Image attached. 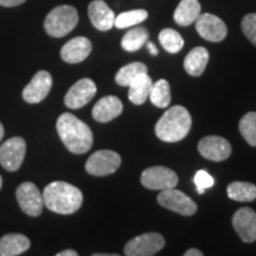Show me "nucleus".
Segmentation results:
<instances>
[{
	"instance_id": "obj_29",
	"label": "nucleus",
	"mask_w": 256,
	"mask_h": 256,
	"mask_svg": "<svg viewBox=\"0 0 256 256\" xmlns=\"http://www.w3.org/2000/svg\"><path fill=\"white\" fill-rule=\"evenodd\" d=\"M240 132L249 145L256 147V113L249 112L242 118L238 124Z\"/></svg>"
},
{
	"instance_id": "obj_12",
	"label": "nucleus",
	"mask_w": 256,
	"mask_h": 256,
	"mask_svg": "<svg viewBox=\"0 0 256 256\" xmlns=\"http://www.w3.org/2000/svg\"><path fill=\"white\" fill-rule=\"evenodd\" d=\"M194 23H196V30L200 36L206 40L217 43V42L223 40L228 34L226 25L224 24L222 19L216 17L215 14H200Z\"/></svg>"
},
{
	"instance_id": "obj_2",
	"label": "nucleus",
	"mask_w": 256,
	"mask_h": 256,
	"mask_svg": "<svg viewBox=\"0 0 256 256\" xmlns=\"http://www.w3.org/2000/svg\"><path fill=\"white\" fill-rule=\"evenodd\" d=\"M44 206L60 215H72L83 203V194L78 188L66 182H52L43 191Z\"/></svg>"
},
{
	"instance_id": "obj_24",
	"label": "nucleus",
	"mask_w": 256,
	"mask_h": 256,
	"mask_svg": "<svg viewBox=\"0 0 256 256\" xmlns=\"http://www.w3.org/2000/svg\"><path fill=\"white\" fill-rule=\"evenodd\" d=\"M147 40H148V31L145 28L138 26L124 34L122 40H121V46H122L124 50L128 51V52H134V51L142 49Z\"/></svg>"
},
{
	"instance_id": "obj_5",
	"label": "nucleus",
	"mask_w": 256,
	"mask_h": 256,
	"mask_svg": "<svg viewBox=\"0 0 256 256\" xmlns=\"http://www.w3.org/2000/svg\"><path fill=\"white\" fill-rule=\"evenodd\" d=\"M121 165V156L119 153L110 150H101L89 156L86 162V171L89 174L102 177L116 172Z\"/></svg>"
},
{
	"instance_id": "obj_6",
	"label": "nucleus",
	"mask_w": 256,
	"mask_h": 256,
	"mask_svg": "<svg viewBox=\"0 0 256 256\" xmlns=\"http://www.w3.org/2000/svg\"><path fill=\"white\" fill-rule=\"evenodd\" d=\"M165 240L158 232H146L136 236L124 246V255L127 256H152L162 250Z\"/></svg>"
},
{
	"instance_id": "obj_10",
	"label": "nucleus",
	"mask_w": 256,
	"mask_h": 256,
	"mask_svg": "<svg viewBox=\"0 0 256 256\" xmlns=\"http://www.w3.org/2000/svg\"><path fill=\"white\" fill-rule=\"evenodd\" d=\"M18 204L25 214L32 217H38L43 211V194L34 183L26 182L20 184L16 192Z\"/></svg>"
},
{
	"instance_id": "obj_30",
	"label": "nucleus",
	"mask_w": 256,
	"mask_h": 256,
	"mask_svg": "<svg viewBox=\"0 0 256 256\" xmlns=\"http://www.w3.org/2000/svg\"><path fill=\"white\" fill-rule=\"evenodd\" d=\"M242 31L244 36L256 46V14H249L242 19Z\"/></svg>"
},
{
	"instance_id": "obj_22",
	"label": "nucleus",
	"mask_w": 256,
	"mask_h": 256,
	"mask_svg": "<svg viewBox=\"0 0 256 256\" xmlns=\"http://www.w3.org/2000/svg\"><path fill=\"white\" fill-rule=\"evenodd\" d=\"M200 14V4L198 0H182L176 8L174 18L180 26H188L197 20Z\"/></svg>"
},
{
	"instance_id": "obj_26",
	"label": "nucleus",
	"mask_w": 256,
	"mask_h": 256,
	"mask_svg": "<svg viewBox=\"0 0 256 256\" xmlns=\"http://www.w3.org/2000/svg\"><path fill=\"white\" fill-rule=\"evenodd\" d=\"M147 66L142 62H133L121 68L115 75V81L121 87H128L130 82L140 74H146Z\"/></svg>"
},
{
	"instance_id": "obj_27",
	"label": "nucleus",
	"mask_w": 256,
	"mask_h": 256,
	"mask_svg": "<svg viewBox=\"0 0 256 256\" xmlns=\"http://www.w3.org/2000/svg\"><path fill=\"white\" fill-rule=\"evenodd\" d=\"M159 42L162 46L170 54H177L184 46L183 37L174 28H164L160 32Z\"/></svg>"
},
{
	"instance_id": "obj_33",
	"label": "nucleus",
	"mask_w": 256,
	"mask_h": 256,
	"mask_svg": "<svg viewBox=\"0 0 256 256\" xmlns=\"http://www.w3.org/2000/svg\"><path fill=\"white\" fill-rule=\"evenodd\" d=\"M146 46H147V49H148L150 54L153 56H156L158 55V49H156V46H154V43H152V42H146Z\"/></svg>"
},
{
	"instance_id": "obj_32",
	"label": "nucleus",
	"mask_w": 256,
	"mask_h": 256,
	"mask_svg": "<svg viewBox=\"0 0 256 256\" xmlns=\"http://www.w3.org/2000/svg\"><path fill=\"white\" fill-rule=\"evenodd\" d=\"M26 0H0V6H4V8H14V6H19Z\"/></svg>"
},
{
	"instance_id": "obj_36",
	"label": "nucleus",
	"mask_w": 256,
	"mask_h": 256,
	"mask_svg": "<svg viewBox=\"0 0 256 256\" xmlns=\"http://www.w3.org/2000/svg\"><path fill=\"white\" fill-rule=\"evenodd\" d=\"M4 133H5L4 126H2V124L0 122V142H2V139L4 138Z\"/></svg>"
},
{
	"instance_id": "obj_37",
	"label": "nucleus",
	"mask_w": 256,
	"mask_h": 256,
	"mask_svg": "<svg viewBox=\"0 0 256 256\" xmlns=\"http://www.w3.org/2000/svg\"><path fill=\"white\" fill-rule=\"evenodd\" d=\"M2 176H0V188H2Z\"/></svg>"
},
{
	"instance_id": "obj_9",
	"label": "nucleus",
	"mask_w": 256,
	"mask_h": 256,
	"mask_svg": "<svg viewBox=\"0 0 256 256\" xmlns=\"http://www.w3.org/2000/svg\"><path fill=\"white\" fill-rule=\"evenodd\" d=\"M142 183L150 190H168L176 188L178 184V176L165 166H153L142 172Z\"/></svg>"
},
{
	"instance_id": "obj_15",
	"label": "nucleus",
	"mask_w": 256,
	"mask_h": 256,
	"mask_svg": "<svg viewBox=\"0 0 256 256\" xmlns=\"http://www.w3.org/2000/svg\"><path fill=\"white\" fill-rule=\"evenodd\" d=\"M232 226L243 242L256 241V212L250 208H241L234 214Z\"/></svg>"
},
{
	"instance_id": "obj_4",
	"label": "nucleus",
	"mask_w": 256,
	"mask_h": 256,
	"mask_svg": "<svg viewBox=\"0 0 256 256\" xmlns=\"http://www.w3.org/2000/svg\"><path fill=\"white\" fill-rule=\"evenodd\" d=\"M78 24V10L70 5H60L50 11V14L46 16L44 28L49 36L60 38L70 34Z\"/></svg>"
},
{
	"instance_id": "obj_31",
	"label": "nucleus",
	"mask_w": 256,
	"mask_h": 256,
	"mask_svg": "<svg viewBox=\"0 0 256 256\" xmlns=\"http://www.w3.org/2000/svg\"><path fill=\"white\" fill-rule=\"evenodd\" d=\"M194 182V184H196L197 192L200 194H204V191H206V188H211L214 185V183H215V182H214V178L211 177L206 171H204V170H200V171L196 172Z\"/></svg>"
},
{
	"instance_id": "obj_17",
	"label": "nucleus",
	"mask_w": 256,
	"mask_h": 256,
	"mask_svg": "<svg viewBox=\"0 0 256 256\" xmlns=\"http://www.w3.org/2000/svg\"><path fill=\"white\" fill-rule=\"evenodd\" d=\"M88 16L92 24L98 31H108L114 26L115 14L104 0H94L88 6Z\"/></svg>"
},
{
	"instance_id": "obj_20",
	"label": "nucleus",
	"mask_w": 256,
	"mask_h": 256,
	"mask_svg": "<svg viewBox=\"0 0 256 256\" xmlns=\"http://www.w3.org/2000/svg\"><path fill=\"white\" fill-rule=\"evenodd\" d=\"M152 86V78L147 75V72L138 75L130 82V84L128 86V88H130V90H128V98H130V101L138 106L145 104L147 98H150Z\"/></svg>"
},
{
	"instance_id": "obj_14",
	"label": "nucleus",
	"mask_w": 256,
	"mask_h": 256,
	"mask_svg": "<svg viewBox=\"0 0 256 256\" xmlns=\"http://www.w3.org/2000/svg\"><path fill=\"white\" fill-rule=\"evenodd\" d=\"M52 87V78L46 70H40L24 88L23 98L28 104H40L49 95Z\"/></svg>"
},
{
	"instance_id": "obj_8",
	"label": "nucleus",
	"mask_w": 256,
	"mask_h": 256,
	"mask_svg": "<svg viewBox=\"0 0 256 256\" xmlns=\"http://www.w3.org/2000/svg\"><path fill=\"white\" fill-rule=\"evenodd\" d=\"M158 203L166 209L180 214L183 216H192L196 214L197 204L182 191L174 188L162 190L158 194Z\"/></svg>"
},
{
	"instance_id": "obj_16",
	"label": "nucleus",
	"mask_w": 256,
	"mask_h": 256,
	"mask_svg": "<svg viewBox=\"0 0 256 256\" xmlns=\"http://www.w3.org/2000/svg\"><path fill=\"white\" fill-rule=\"evenodd\" d=\"M92 49V43L88 38L75 37L64 44L60 49V57L66 63H81L90 55Z\"/></svg>"
},
{
	"instance_id": "obj_18",
	"label": "nucleus",
	"mask_w": 256,
	"mask_h": 256,
	"mask_svg": "<svg viewBox=\"0 0 256 256\" xmlns=\"http://www.w3.org/2000/svg\"><path fill=\"white\" fill-rule=\"evenodd\" d=\"M124 104L116 96L108 95L100 98L92 108V118L98 122H108L122 113Z\"/></svg>"
},
{
	"instance_id": "obj_11",
	"label": "nucleus",
	"mask_w": 256,
	"mask_h": 256,
	"mask_svg": "<svg viewBox=\"0 0 256 256\" xmlns=\"http://www.w3.org/2000/svg\"><path fill=\"white\" fill-rule=\"evenodd\" d=\"M96 94V84L90 78L80 80L69 89L64 104L70 110H80L92 100Z\"/></svg>"
},
{
	"instance_id": "obj_7",
	"label": "nucleus",
	"mask_w": 256,
	"mask_h": 256,
	"mask_svg": "<svg viewBox=\"0 0 256 256\" xmlns=\"http://www.w3.org/2000/svg\"><path fill=\"white\" fill-rule=\"evenodd\" d=\"M25 153H26V142L23 138H10L0 146V165L6 171H17L23 164Z\"/></svg>"
},
{
	"instance_id": "obj_23",
	"label": "nucleus",
	"mask_w": 256,
	"mask_h": 256,
	"mask_svg": "<svg viewBox=\"0 0 256 256\" xmlns=\"http://www.w3.org/2000/svg\"><path fill=\"white\" fill-rule=\"evenodd\" d=\"M226 191L230 200L236 202H252L256 200V185L248 182H234Z\"/></svg>"
},
{
	"instance_id": "obj_35",
	"label": "nucleus",
	"mask_w": 256,
	"mask_h": 256,
	"mask_svg": "<svg viewBox=\"0 0 256 256\" xmlns=\"http://www.w3.org/2000/svg\"><path fill=\"white\" fill-rule=\"evenodd\" d=\"M78 252L75 250H63L57 254V256H78Z\"/></svg>"
},
{
	"instance_id": "obj_34",
	"label": "nucleus",
	"mask_w": 256,
	"mask_h": 256,
	"mask_svg": "<svg viewBox=\"0 0 256 256\" xmlns=\"http://www.w3.org/2000/svg\"><path fill=\"white\" fill-rule=\"evenodd\" d=\"M185 256H203V252L198 249H188V252H185Z\"/></svg>"
},
{
	"instance_id": "obj_21",
	"label": "nucleus",
	"mask_w": 256,
	"mask_h": 256,
	"mask_svg": "<svg viewBox=\"0 0 256 256\" xmlns=\"http://www.w3.org/2000/svg\"><path fill=\"white\" fill-rule=\"evenodd\" d=\"M209 62V52L206 48L197 46L188 54L184 60V68L191 76H200Z\"/></svg>"
},
{
	"instance_id": "obj_1",
	"label": "nucleus",
	"mask_w": 256,
	"mask_h": 256,
	"mask_svg": "<svg viewBox=\"0 0 256 256\" xmlns=\"http://www.w3.org/2000/svg\"><path fill=\"white\" fill-rule=\"evenodd\" d=\"M57 132L64 146L75 154H83L92 148L94 136L92 130L75 115L63 113L56 124Z\"/></svg>"
},
{
	"instance_id": "obj_19",
	"label": "nucleus",
	"mask_w": 256,
	"mask_h": 256,
	"mask_svg": "<svg viewBox=\"0 0 256 256\" xmlns=\"http://www.w3.org/2000/svg\"><path fill=\"white\" fill-rule=\"evenodd\" d=\"M31 242L22 234H8L0 238V255L17 256L28 250Z\"/></svg>"
},
{
	"instance_id": "obj_13",
	"label": "nucleus",
	"mask_w": 256,
	"mask_h": 256,
	"mask_svg": "<svg viewBox=\"0 0 256 256\" xmlns=\"http://www.w3.org/2000/svg\"><path fill=\"white\" fill-rule=\"evenodd\" d=\"M198 152L206 159L212 162H222L232 154V146L226 139L217 136L203 138L198 144Z\"/></svg>"
},
{
	"instance_id": "obj_28",
	"label": "nucleus",
	"mask_w": 256,
	"mask_h": 256,
	"mask_svg": "<svg viewBox=\"0 0 256 256\" xmlns=\"http://www.w3.org/2000/svg\"><path fill=\"white\" fill-rule=\"evenodd\" d=\"M148 17L146 10H132L120 14L118 17H115L114 26L118 28H127L130 26H136V24L142 23Z\"/></svg>"
},
{
	"instance_id": "obj_25",
	"label": "nucleus",
	"mask_w": 256,
	"mask_h": 256,
	"mask_svg": "<svg viewBox=\"0 0 256 256\" xmlns=\"http://www.w3.org/2000/svg\"><path fill=\"white\" fill-rule=\"evenodd\" d=\"M150 100L156 107L168 108L171 102V89L166 80H159L152 86L150 92Z\"/></svg>"
},
{
	"instance_id": "obj_3",
	"label": "nucleus",
	"mask_w": 256,
	"mask_h": 256,
	"mask_svg": "<svg viewBox=\"0 0 256 256\" xmlns=\"http://www.w3.org/2000/svg\"><path fill=\"white\" fill-rule=\"evenodd\" d=\"M192 126L191 115L186 108L174 106L168 110L156 124V134L166 142H177L183 140Z\"/></svg>"
}]
</instances>
